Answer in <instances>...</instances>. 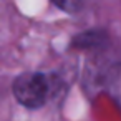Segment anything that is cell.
Wrapping results in <instances>:
<instances>
[{"mask_svg": "<svg viewBox=\"0 0 121 121\" xmlns=\"http://www.w3.org/2000/svg\"><path fill=\"white\" fill-rule=\"evenodd\" d=\"M12 91L22 106L37 109L53 95V76L38 71H25L15 78Z\"/></svg>", "mask_w": 121, "mask_h": 121, "instance_id": "obj_1", "label": "cell"}, {"mask_svg": "<svg viewBox=\"0 0 121 121\" xmlns=\"http://www.w3.org/2000/svg\"><path fill=\"white\" fill-rule=\"evenodd\" d=\"M104 40H106V35L103 32L91 30V32H85V33H80L78 37H75L71 47L73 48H93V47L103 45Z\"/></svg>", "mask_w": 121, "mask_h": 121, "instance_id": "obj_2", "label": "cell"}, {"mask_svg": "<svg viewBox=\"0 0 121 121\" xmlns=\"http://www.w3.org/2000/svg\"><path fill=\"white\" fill-rule=\"evenodd\" d=\"M52 2H53L60 10L73 13V12H78V10H80L83 0H52Z\"/></svg>", "mask_w": 121, "mask_h": 121, "instance_id": "obj_3", "label": "cell"}]
</instances>
